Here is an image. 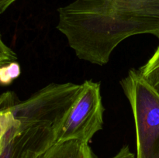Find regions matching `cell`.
I'll list each match as a JSON object with an SVG mask.
<instances>
[{
    "label": "cell",
    "mask_w": 159,
    "mask_h": 158,
    "mask_svg": "<svg viewBox=\"0 0 159 158\" xmlns=\"http://www.w3.org/2000/svg\"><path fill=\"white\" fill-rule=\"evenodd\" d=\"M82 89V85L71 82L51 83L24 101L12 91H6L0 97V111L10 112L20 122V132L28 127L45 125L57 135Z\"/></svg>",
    "instance_id": "1"
},
{
    "label": "cell",
    "mask_w": 159,
    "mask_h": 158,
    "mask_svg": "<svg viewBox=\"0 0 159 158\" xmlns=\"http://www.w3.org/2000/svg\"><path fill=\"white\" fill-rule=\"evenodd\" d=\"M120 84L134 114L137 158H159V95L138 69L130 70Z\"/></svg>",
    "instance_id": "2"
},
{
    "label": "cell",
    "mask_w": 159,
    "mask_h": 158,
    "mask_svg": "<svg viewBox=\"0 0 159 158\" xmlns=\"http://www.w3.org/2000/svg\"><path fill=\"white\" fill-rule=\"evenodd\" d=\"M82 85V91L57 133L56 143L77 140L89 143L94 135L102 129L105 108L100 83L88 80Z\"/></svg>",
    "instance_id": "3"
},
{
    "label": "cell",
    "mask_w": 159,
    "mask_h": 158,
    "mask_svg": "<svg viewBox=\"0 0 159 158\" xmlns=\"http://www.w3.org/2000/svg\"><path fill=\"white\" fill-rule=\"evenodd\" d=\"M56 141L57 132L50 127H28L6 146L0 147V158H37Z\"/></svg>",
    "instance_id": "4"
},
{
    "label": "cell",
    "mask_w": 159,
    "mask_h": 158,
    "mask_svg": "<svg viewBox=\"0 0 159 158\" xmlns=\"http://www.w3.org/2000/svg\"><path fill=\"white\" fill-rule=\"evenodd\" d=\"M37 158H96L89 143L77 140L55 143Z\"/></svg>",
    "instance_id": "5"
},
{
    "label": "cell",
    "mask_w": 159,
    "mask_h": 158,
    "mask_svg": "<svg viewBox=\"0 0 159 158\" xmlns=\"http://www.w3.org/2000/svg\"><path fill=\"white\" fill-rule=\"evenodd\" d=\"M138 71L146 82L159 95V46L147 63Z\"/></svg>",
    "instance_id": "6"
},
{
    "label": "cell",
    "mask_w": 159,
    "mask_h": 158,
    "mask_svg": "<svg viewBox=\"0 0 159 158\" xmlns=\"http://www.w3.org/2000/svg\"><path fill=\"white\" fill-rule=\"evenodd\" d=\"M20 66L18 62L13 61L8 64L1 66L0 68V81L3 86L11 85L15 79L20 77Z\"/></svg>",
    "instance_id": "7"
},
{
    "label": "cell",
    "mask_w": 159,
    "mask_h": 158,
    "mask_svg": "<svg viewBox=\"0 0 159 158\" xmlns=\"http://www.w3.org/2000/svg\"><path fill=\"white\" fill-rule=\"evenodd\" d=\"M137 5L144 12L159 22V0H120Z\"/></svg>",
    "instance_id": "8"
},
{
    "label": "cell",
    "mask_w": 159,
    "mask_h": 158,
    "mask_svg": "<svg viewBox=\"0 0 159 158\" xmlns=\"http://www.w3.org/2000/svg\"><path fill=\"white\" fill-rule=\"evenodd\" d=\"M0 44V67L8 64L11 62L16 61V54L5 44L2 40H1Z\"/></svg>",
    "instance_id": "9"
},
{
    "label": "cell",
    "mask_w": 159,
    "mask_h": 158,
    "mask_svg": "<svg viewBox=\"0 0 159 158\" xmlns=\"http://www.w3.org/2000/svg\"><path fill=\"white\" fill-rule=\"evenodd\" d=\"M111 158H135L134 154L130 150L128 146H124L120 151Z\"/></svg>",
    "instance_id": "10"
},
{
    "label": "cell",
    "mask_w": 159,
    "mask_h": 158,
    "mask_svg": "<svg viewBox=\"0 0 159 158\" xmlns=\"http://www.w3.org/2000/svg\"><path fill=\"white\" fill-rule=\"evenodd\" d=\"M16 0H0V13H3Z\"/></svg>",
    "instance_id": "11"
}]
</instances>
